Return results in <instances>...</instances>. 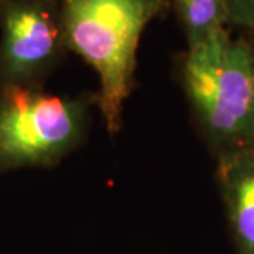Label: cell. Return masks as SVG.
Segmentation results:
<instances>
[{
    "instance_id": "cell-8",
    "label": "cell",
    "mask_w": 254,
    "mask_h": 254,
    "mask_svg": "<svg viewBox=\"0 0 254 254\" xmlns=\"http://www.w3.org/2000/svg\"><path fill=\"white\" fill-rule=\"evenodd\" d=\"M252 44V79H253V128H254V38H250Z\"/></svg>"
},
{
    "instance_id": "cell-2",
    "label": "cell",
    "mask_w": 254,
    "mask_h": 254,
    "mask_svg": "<svg viewBox=\"0 0 254 254\" xmlns=\"http://www.w3.org/2000/svg\"><path fill=\"white\" fill-rule=\"evenodd\" d=\"M180 82L200 136L216 157L254 150L250 38L227 28L180 60Z\"/></svg>"
},
{
    "instance_id": "cell-6",
    "label": "cell",
    "mask_w": 254,
    "mask_h": 254,
    "mask_svg": "<svg viewBox=\"0 0 254 254\" xmlns=\"http://www.w3.org/2000/svg\"><path fill=\"white\" fill-rule=\"evenodd\" d=\"M187 38V48L198 46L227 28L225 0H168Z\"/></svg>"
},
{
    "instance_id": "cell-4",
    "label": "cell",
    "mask_w": 254,
    "mask_h": 254,
    "mask_svg": "<svg viewBox=\"0 0 254 254\" xmlns=\"http://www.w3.org/2000/svg\"><path fill=\"white\" fill-rule=\"evenodd\" d=\"M68 53L61 0H0V89L44 88Z\"/></svg>"
},
{
    "instance_id": "cell-7",
    "label": "cell",
    "mask_w": 254,
    "mask_h": 254,
    "mask_svg": "<svg viewBox=\"0 0 254 254\" xmlns=\"http://www.w3.org/2000/svg\"><path fill=\"white\" fill-rule=\"evenodd\" d=\"M227 26L254 33V0H225Z\"/></svg>"
},
{
    "instance_id": "cell-3",
    "label": "cell",
    "mask_w": 254,
    "mask_h": 254,
    "mask_svg": "<svg viewBox=\"0 0 254 254\" xmlns=\"http://www.w3.org/2000/svg\"><path fill=\"white\" fill-rule=\"evenodd\" d=\"M95 93L54 95L44 88L0 89V177L54 168L86 140Z\"/></svg>"
},
{
    "instance_id": "cell-1",
    "label": "cell",
    "mask_w": 254,
    "mask_h": 254,
    "mask_svg": "<svg viewBox=\"0 0 254 254\" xmlns=\"http://www.w3.org/2000/svg\"><path fill=\"white\" fill-rule=\"evenodd\" d=\"M168 9V0H61L68 51L98 73L95 100L110 136L122 130L125 103L134 89L141 34Z\"/></svg>"
},
{
    "instance_id": "cell-5",
    "label": "cell",
    "mask_w": 254,
    "mask_h": 254,
    "mask_svg": "<svg viewBox=\"0 0 254 254\" xmlns=\"http://www.w3.org/2000/svg\"><path fill=\"white\" fill-rule=\"evenodd\" d=\"M218 185L236 254H254V150L218 160Z\"/></svg>"
}]
</instances>
